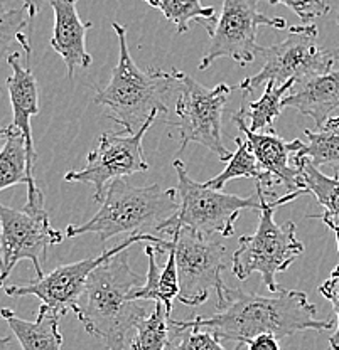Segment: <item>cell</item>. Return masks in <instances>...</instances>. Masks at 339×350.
<instances>
[{
  "instance_id": "cb8c5ba5",
  "label": "cell",
  "mask_w": 339,
  "mask_h": 350,
  "mask_svg": "<svg viewBox=\"0 0 339 350\" xmlns=\"http://www.w3.org/2000/svg\"><path fill=\"white\" fill-rule=\"evenodd\" d=\"M31 22L29 10L24 5L0 9V61L17 53L16 46L23 47L27 57H31V41L25 32Z\"/></svg>"
},
{
  "instance_id": "5b68a950",
  "label": "cell",
  "mask_w": 339,
  "mask_h": 350,
  "mask_svg": "<svg viewBox=\"0 0 339 350\" xmlns=\"http://www.w3.org/2000/svg\"><path fill=\"white\" fill-rule=\"evenodd\" d=\"M302 194L304 192H292L268 202V196L257 184V196L262 204L258 211L257 231L251 236H242L238 239V250L231 256V271L240 282L258 273L272 293L280 290L275 276L287 271L289 266L304 253V244L295 236L294 222L287 221L279 226L273 219V213L277 207L292 202Z\"/></svg>"
},
{
  "instance_id": "d4e9b609",
  "label": "cell",
  "mask_w": 339,
  "mask_h": 350,
  "mask_svg": "<svg viewBox=\"0 0 339 350\" xmlns=\"http://www.w3.org/2000/svg\"><path fill=\"white\" fill-rule=\"evenodd\" d=\"M171 313L160 301H155L154 310L140 320L136 327V337L130 340L132 350H166L171 347L169 328Z\"/></svg>"
},
{
  "instance_id": "52a82bcc",
  "label": "cell",
  "mask_w": 339,
  "mask_h": 350,
  "mask_svg": "<svg viewBox=\"0 0 339 350\" xmlns=\"http://www.w3.org/2000/svg\"><path fill=\"white\" fill-rule=\"evenodd\" d=\"M286 41L262 47L260 54L265 63L257 75L240 83L243 93H253L268 81L277 86L287 81H304L312 76L331 71L339 64V49L327 51L317 44V27L314 24L289 25Z\"/></svg>"
},
{
  "instance_id": "5bb4252c",
  "label": "cell",
  "mask_w": 339,
  "mask_h": 350,
  "mask_svg": "<svg viewBox=\"0 0 339 350\" xmlns=\"http://www.w3.org/2000/svg\"><path fill=\"white\" fill-rule=\"evenodd\" d=\"M233 123L247 137L249 150L253 153L262 174L265 175V185L258 184L264 189L265 194L277 199L275 191H273V185L277 184H282L286 187V194H292V192L307 194L302 184L301 169L294 162V155L304 147V142L284 140L277 135L275 130L251 131L247 126L245 120L240 118L238 115H233Z\"/></svg>"
},
{
  "instance_id": "83f0119b",
  "label": "cell",
  "mask_w": 339,
  "mask_h": 350,
  "mask_svg": "<svg viewBox=\"0 0 339 350\" xmlns=\"http://www.w3.org/2000/svg\"><path fill=\"white\" fill-rule=\"evenodd\" d=\"M177 342L173 350H226L221 342L211 332L203 328H188V330L174 332Z\"/></svg>"
},
{
  "instance_id": "8fae6325",
  "label": "cell",
  "mask_w": 339,
  "mask_h": 350,
  "mask_svg": "<svg viewBox=\"0 0 339 350\" xmlns=\"http://www.w3.org/2000/svg\"><path fill=\"white\" fill-rule=\"evenodd\" d=\"M262 25L279 31L289 29V24L282 17L262 14L258 0H223V9L216 19V25L206 29L210 46L199 63V69L204 71L220 57H228L240 66L253 63L262 49L257 44L258 29Z\"/></svg>"
},
{
  "instance_id": "1f68e13d",
  "label": "cell",
  "mask_w": 339,
  "mask_h": 350,
  "mask_svg": "<svg viewBox=\"0 0 339 350\" xmlns=\"http://www.w3.org/2000/svg\"><path fill=\"white\" fill-rule=\"evenodd\" d=\"M21 2H23V5L29 10V16H31V19H34V17L39 14V10L42 9V5H45L46 0H21Z\"/></svg>"
},
{
  "instance_id": "44dd1931",
  "label": "cell",
  "mask_w": 339,
  "mask_h": 350,
  "mask_svg": "<svg viewBox=\"0 0 339 350\" xmlns=\"http://www.w3.org/2000/svg\"><path fill=\"white\" fill-rule=\"evenodd\" d=\"M307 144L301 148L295 157L307 159L312 165L329 167L334 175H339V116L327 120L321 129L304 130Z\"/></svg>"
},
{
  "instance_id": "8992f818",
  "label": "cell",
  "mask_w": 339,
  "mask_h": 350,
  "mask_svg": "<svg viewBox=\"0 0 339 350\" xmlns=\"http://www.w3.org/2000/svg\"><path fill=\"white\" fill-rule=\"evenodd\" d=\"M174 169L177 174V199L179 211L176 216L160 224L154 236L162 238L164 234H173L174 229L189 228L198 234L210 236L221 234L231 238L235 234V222L238 214L245 209L260 211L262 204L258 196L240 197L226 194L223 191H214L206 184L196 182L189 177L184 162L174 160Z\"/></svg>"
},
{
  "instance_id": "ac0fdd59",
  "label": "cell",
  "mask_w": 339,
  "mask_h": 350,
  "mask_svg": "<svg viewBox=\"0 0 339 350\" xmlns=\"http://www.w3.org/2000/svg\"><path fill=\"white\" fill-rule=\"evenodd\" d=\"M27 185V204L29 209H42L45 196L41 189L36 185V180L29 177L27 170V148L25 140L19 130L12 125L7 126V138L0 150V191L12 185Z\"/></svg>"
},
{
  "instance_id": "ffe728a7",
  "label": "cell",
  "mask_w": 339,
  "mask_h": 350,
  "mask_svg": "<svg viewBox=\"0 0 339 350\" xmlns=\"http://www.w3.org/2000/svg\"><path fill=\"white\" fill-rule=\"evenodd\" d=\"M294 162L301 169L302 184L307 194L314 196L317 204L323 207L321 216L311 217L321 219L334 232L339 251V175H324L307 159H297L294 155Z\"/></svg>"
},
{
  "instance_id": "7402d4cb",
  "label": "cell",
  "mask_w": 339,
  "mask_h": 350,
  "mask_svg": "<svg viewBox=\"0 0 339 350\" xmlns=\"http://www.w3.org/2000/svg\"><path fill=\"white\" fill-rule=\"evenodd\" d=\"M295 85V81H287L284 85L277 86L275 83L268 81L265 85V91L262 98L253 103H243L242 108L235 113L240 118L245 120L247 126L251 131H268L275 130L273 123L282 113V100L289 93L290 88Z\"/></svg>"
},
{
  "instance_id": "d6986e66",
  "label": "cell",
  "mask_w": 339,
  "mask_h": 350,
  "mask_svg": "<svg viewBox=\"0 0 339 350\" xmlns=\"http://www.w3.org/2000/svg\"><path fill=\"white\" fill-rule=\"evenodd\" d=\"M0 317L9 323L23 350H63V335L60 332L61 317L47 310L45 305H41L38 317L32 322L19 319L9 308L0 310Z\"/></svg>"
},
{
  "instance_id": "9c48e42d",
  "label": "cell",
  "mask_w": 339,
  "mask_h": 350,
  "mask_svg": "<svg viewBox=\"0 0 339 350\" xmlns=\"http://www.w3.org/2000/svg\"><path fill=\"white\" fill-rule=\"evenodd\" d=\"M166 241L167 239L154 234L129 236L116 246L103 251L100 256L86 258V260L58 266L56 269L47 273L42 278H36L25 284H10V286L5 288V295L10 298L36 297L42 301V305L47 310L63 317L66 315L69 310L75 312L76 306L79 305V300L85 293L86 282H88L90 275L98 266H101L105 261L116 256V254L123 253L136 243H151L160 254L164 253Z\"/></svg>"
},
{
  "instance_id": "74e56055",
  "label": "cell",
  "mask_w": 339,
  "mask_h": 350,
  "mask_svg": "<svg viewBox=\"0 0 339 350\" xmlns=\"http://www.w3.org/2000/svg\"><path fill=\"white\" fill-rule=\"evenodd\" d=\"M338 24H339V19H338Z\"/></svg>"
},
{
  "instance_id": "4316f807",
  "label": "cell",
  "mask_w": 339,
  "mask_h": 350,
  "mask_svg": "<svg viewBox=\"0 0 339 350\" xmlns=\"http://www.w3.org/2000/svg\"><path fill=\"white\" fill-rule=\"evenodd\" d=\"M164 253H167V262L160 269L159 284H158V301L166 306L167 312H173V301L179 297V280H177L176 253L173 250L171 239L166 241Z\"/></svg>"
},
{
  "instance_id": "277c9868",
  "label": "cell",
  "mask_w": 339,
  "mask_h": 350,
  "mask_svg": "<svg viewBox=\"0 0 339 350\" xmlns=\"http://www.w3.org/2000/svg\"><path fill=\"white\" fill-rule=\"evenodd\" d=\"M179 211L177 189L160 185L136 187L123 178L112 182L107 189L100 211L85 224L66 228V238L93 232L101 243L118 234H152L160 224L176 216Z\"/></svg>"
},
{
  "instance_id": "836d02e7",
  "label": "cell",
  "mask_w": 339,
  "mask_h": 350,
  "mask_svg": "<svg viewBox=\"0 0 339 350\" xmlns=\"http://www.w3.org/2000/svg\"><path fill=\"white\" fill-rule=\"evenodd\" d=\"M5 138H7V126L5 129H0V150H2L3 144H5Z\"/></svg>"
},
{
  "instance_id": "6da1fadb",
  "label": "cell",
  "mask_w": 339,
  "mask_h": 350,
  "mask_svg": "<svg viewBox=\"0 0 339 350\" xmlns=\"http://www.w3.org/2000/svg\"><path fill=\"white\" fill-rule=\"evenodd\" d=\"M317 308L304 291L280 288L272 297L225 286L218 295L216 312L211 317L198 315L191 320H171L174 332L203 328L220 342H231L235 350L260 335L284 337L305 330L324 332L334 327V320L317 319Z\"/></svg>"
},
{
  "instance_id": "7a4b0ae2",
  "label": "cell",
  "mask_w": 339,
  "mask_h": 350,
  "mask_svg": "<svg viewBox=\"0 0 339 350\" xmlns=\"http://www.w3.org/2000/svg\"><path fill=\"white\" fill-rule=\"evenodd\" d=\"M142 284L125 253L110 258L90 275L75 315L107 350H125L127 337L149 315L147 306L132 298Z\"/></svg>"
},
{
  "instance_id": "484cf974",
  "label": "cell",
  "mask_w": 339,
  "mask_h": 350,
  "mask_svg": "<svg viewBox=\"0 0 339 350\" xmlns=\"http://www.w3.org/2000/svg\"><path fill=\"white\" fill-rule=\"evenodd\" d=\"M236 144V152L233 153L231 159L228 160V165L221 174H218L216 177L210 178L204 184L208 187L214 189V191H223L226 182L233 180V178H255V184L265 185V175L262 174L260 167H258L257 159L253 157V153L249 150V145L247 142H243L242 138H233Z\"/></svg>"
},
{
  "instance_id": "d6a6232c",
  "label": "cell",
  "mask_w": 339,
  "mask_h": 350,
  "mask_svg": "<svg viewBox=\"0 0 339 350\" xmlns=\"http://www.w3.org/2000/svg\"><path fill=\"white\" fill-rule=\"evenodd\" d=\"M0 350H10V337L0 338Z\"/></svg>"
},
{
  "instance_id": "e575fe53",
  "label": "cell",
  "mask_w": 339,
  "mask_h": 350,
  "mask_svg": "<svg viewBox=\"0 0 339 350\" xmlns=\"http://www.w3.org/2000/svg\"><path fill=\"white\" fill-rule=\"evenodd\" d=\"M5 2L7 0H0V9H2V7H5Z\"/></svg>"
},
{
  "instance_id": "f1b7e54d",
  "label": "cell",
  "mask_w": 339,
  "mask_h": 350,
  "mask_svg": "<svg viewBox=\"0 0 339 350\" xmlns=\"http://www.w3.org/2000/svg\"><path fill=\"white\" fill-rule=\"evenodd\" d=\"M268 3H272V5L282 3V5L289 7L302 22L314 21L317 17L326 16L331 10L326 0H268Z\"/></svg>"
},
{
  "instance_id": "9a60e30c",
  "label": "cell",
  "mask_w": 339,
  "mask_h": 350,
  "mask_svg": "<svg viewBox=\"0 0 339 350\" xmlns=\"http://www.w3.org/2000/svg\"><path fill=\"white\" fill-rule=\"evenodd\" d=\"M54 12V32L51 47L63 57L68 78L73 81L76 68H90L93 57L86 51V32L93 27L83 22L78 14V0H49Z\"/></svg>"
},
{
  "instance_id": "8d00e7d4",
  "label": "cell",
  "mask_w": 339,
  "mask_h": 350,
  "mask_svg": "<svg viewBox=\"0 0 339 350\" xmlns=\"http://www.w3.org/2000/svg\"><path fill=\"white\" fill-rule=\"evenodd\" d=\"M0 231H2V228H0Z\"/></svg>"
},
{
  "instance_id": "603a6c76",
  "label": "cell",
  "mask_w": 339,
  "mask_h": 350,
  "mask_svg": "<svg viewBox=\"0 0 339 350\" xmlns=\"http://www.w3.org/2000/svg\"><path fill=\"white\" fill-rule=\"evenodd\" d=\"M154 9H159L167 21L173 22L177 34L189 31L192 21L199 22L204 29L211 27V22L216 21V10L213 7H204L201 0H144Z\"/></svg>"
},
{
  "instance_id": "4fadbf2b",
  "label": "cell",
  "mask_w": 339,
  "mask_h": 350,
  "mask_svg": "<svg viewBox=\"0 0 339 350\" xmlns=\"http://www.w3.org/2000/svg\"><path fill=\"white\" fill-rule=\"evenodd\" d=\"M0 282H5L19 261H31L38 278L45 276L42 261L47 247L63 241L51 226L46 209H10L0 204Z\"/></svg>"
},
{
  "instance_id": "2e32d148",
  "label": "cell",
  "mask_w": 339,
  "mask_h": 350,
  "mask_svg": "<svg viewBox=\"0 0 339 350\" xmlns=\"http://www.w3.org/2000/svg\"><path fill=\"white\" fill-rule=\"evenodd\" d=\"M7 63L12 68V75L7 78V90H9L10 105H12V123L10 125L23 133L27 148V170L29 177L34 178V163L38 155L34 150V140H32L31 118L39 113V86L36 81L34 72L31 68L21 66V54L14 53L7 57Z\"/></svg>"
},
{
  "instance_id": "d590c367",
  "label": "cell",
  "mask_w": 339,
  "mask_h": 350,
  "mask_svg": "<svg viewBox=\"0 0 339 350\" xmlns=\"http://www.w3.org/2000/svg\"><path fill=\"white\" fill-rule=\"evenodd\" d=\"M2 286H3V283H2V282H0V288H2Z\"/></svg>"
},
{
  "instance_id": "e0dca14e",
  "label": "cell",
  "mask_w": 339,
  "mask_h": 350,
  "mask_svg": "<svg viewBox=\"0 0 339 350\" xmlns=\"http://www.w3.org/2000/svg\"><path fill=\"white\" fill-rule=\"evenodd\" d=\"M282 108L297 109L321 129L339 108V64L331 71L295 83L282 100Z\"/></svg>"
},
{
  "instance_id": "ba28073f",
  "label": "cell",
  "mask_w": 339,
  "mask_h": 350,
  "mask_svg": "<svg viewBox=\"0 0 339 350\" xmlns=\"http://www.w3.org/2000/svg\"><path fill=\"white\" fill-rule=\"evenodd\" d=\"M173 71L179 90L176 100L177 122H173L179 131V152L189 144H198L213 152L221 162H228L233 153L221 142V116L231 86L220 83L210 90L179 69Z\"/></svg>"
},
{
  "instance_id": "f546056e",
  "label": "cell",
  "mask_w": 339,
  "mask_h": 350,
  "mask_svg": "<svg viewBox=\"0 0 339 350\" xmlns=\"http://www.w3.org/2000/svg\"><path fill=\"white\" fill-rule=\"evenodd\" d=\"M319 293L327 301H331L334 313H336V327H334V334L329 338V349L339 350V265L333 269L329 278L321 284Z\"/></svg>"
},
{
  "instance_id": "3957f363",
  "label": "cell",
  "mask_w": 339,
  "mask_h": 350,
  "mask_svg": "<svg viewBox=\"0 0 339 350\" xmlns=\"http://www.w3.org/2000/svg\"><path fill=\"white\" fill-rule=\"evenodd\" d=\"M118 39V63L107 86L97 90L95 103L108 109L107 116L129 135L142 130L152 115H167L166 98L177 88L174 71L140 69L132 59L127 44V27L113 22Z\"/></svg>"
},
{
  "instance_id": "7c38bea8",
  "label": "cell",
  "mask_w": 339,
  "mask_h": 350,
  "mask_svg": "<svg viewBox=\"0 0 339 350\" xmlns=\"http://www.w3.org/2000/svg\"><path fill=\"white\" fill-rule=\"evenodd\" d=\"M158 115H152L142 130L136 135L127 131H105L100 137L98 147L86 157V165L81 170H69L64 175L66 182L91 184L95 189L93 200L103 202L107 189L112 182L137 172H147L149 162L144 155L142 140L149 129L154 125Z\"/></svg>"
},
{
  "instance_id": "4dcf8cb0",
  "label": "cell",
  "mask_w": 339,
  "mask_h": 350,
  "mask_svg": "<svg viewBox=\"0 0 339 350\" xmlns=\"http://www.w3.org/2000/svg\"><path fill=\"white\" fill-rule=\"evenodd\" d=\"M247 347L249 350H282L279 338L272 337V335H260V337L249 342Z\"/></svg>"
},
{
  "instance_id": "30bf717a",
  "label": "cell",
  "mask_w": 339,
  "mask_h": 350,
  "mask_svg": "<svg viewBox=\"0 0 339 350\" xmlns=\"http://www.w3.org/2000/svg\"><path fill=\"white\" fill-rule=\"evenodd\" d=\"M176 253L179 297L186 306H199L210 295L223 293V271L226 269V246L220 241L198 234L189 228H177L171 234Z\"/></svg>"
}]
</instances>
